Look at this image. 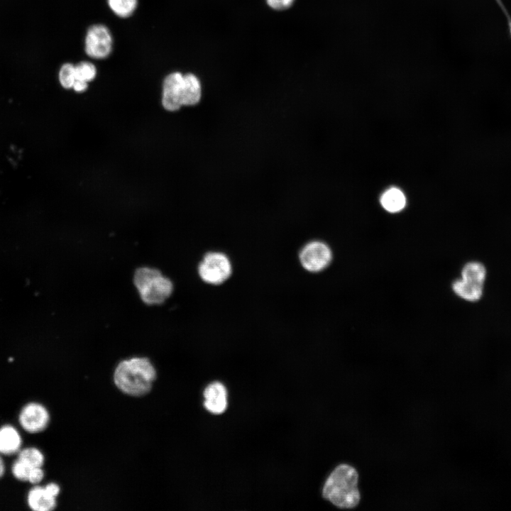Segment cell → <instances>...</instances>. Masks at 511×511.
Here are the masks:
<instances>
[{
	"mask_svg": "<svg viewBox=\"0 0 511 511\" xmlns=\"http://www.w3.org/2000/svg\"><path fill=\"white\" fill-rule=\"evenodd\" d=\"M110 9L119 17L127 18L136 9L138 0H107Z\"/></svg>",
	"mask_w": 511,
	"mask_h": 511,
	"instance_id": "cell-16",
	"label": "cell"
},
{
	"mask_svg": "<svg viewBox=\"0 0 511 511\" xmlns=\"http://www.w3.org/2000/svg\"><path fill=\"white\" fill-rule=\"evenodd\" d=\"M198 273L204 282L217 285L229 278L232 273V265L226 254L211 251L205 254L199 263Z\"/></svg>",
	"mask_w": 511,
	"mask_h": 511,
	"instance_id": "cell-5",
	"label": "cell"
},
{
	"mask_svg": "<svg viewBox=\"0 0 511 511\" xmlns=\"http://www.w3.org/2000/svg\"><path fill=\"white\" fill-rule=\"evenodd\" d=\"M44 487L48 493L55 498H57L60 492L59 485L55 483H49Z\"/></svg>",
	"mask_w": 511,
	"mask_h": 511,
	"instance_id": "cell-22",
	"label": "cell"
},
{
	"mask_svg": "<svg viewBox=\"0 0 511 511\" xmlns=\"http://www.w3.org/2000/svg\"><path fill=\"white\" fill-rule=\"evenodd\" d=\"M295 0H266L268 4L275 10H284L289 8Z\"/></svg>",
	"mask_w": 511,
	"mask_h": 511,
	"instance_id": "cell-21",
	"label": "cell"
},
{
	"mask_svg": "<svg viewBox=\"0 0 511 511\" xmlns=\"http://www.w3.org/2000/svg\"><path fill=\"white\" fill-rule=\"evenodd\" d=\"M18 458L23 461L31 468L43 467L45 463V456L42 451L35 447H26L21 449L18 453Z\"/></svg>",
	"mask_w": 511,
	"mask_h": 511,
	"instance_id": "cell-15",
	"label": "cell"
},
{
	"mask_svg": "<svg viewBox=\"0 0 511 511\" xmlns=\"http://www.w3.org/2000/svg\"><path fill=\"white\" fill-rule=\"evenodd\" d=\"M183 75L174 72L167 75L163 81L162 104L167 111H175L182 106Z\"/></svg>",
	"mask_w": 511,
	"mask_h": 511,
	"instance_id": "cell-9",
	"label": "cell"
},
{
	"mask_svg": "<svg viewBox=\"0 0 511 511\" xmlns=\"http://www.w3.org/2000/svg\"><path fill=\"white\" fill-rule=\"evenodd\" d=\"M359 475L352 465L343 463L336 466L326 478L322 495L324 499L339 509L351 510L361 500Z\"/></svg>",
	"mask_w": 511,
	"mask_h": 511,
	"instance_id": "cell-1",
	"label": "cell"
},
{
	"mask_svg": "<svg viewBox=\"0 0 511 511\" xmlns=\"http://www.w3.org/2000/svg\"><path fill=\"white\" fill-rule=\"evenodd\" d=\"M26 501L33 511H51L57 506L56 498L48 493L45 487L38 485L28 491Z\"/></svg>",
	"mask_w": 511,
	"mask_h": 511,
	"instance_id": "cell-11",
	"label": "cell"
},
{
	"mask_svg": "<svg viewBox=\"0 0 511 511\" xmlns=\"http://www.w3.org/2000/svg\"><path fill=\"white\" fill-rule=\"evenodd\" d=\"M87 87L88 82L79 79H76L72 86V89L77 92H84L87 89Z\"/></svg>",
	"mask_w": 511,
	"mask_h": 511,
	"instance_id": "cell-23",
	"label": "cell"
},
{
	"mask_svg": "<svg viewBox=\"0 0 511 511\" xmlns=\"http://www.w3.org/2000/svg\"><path fill=\"white\" fill-rule=\"evenodd\" d=\"M31 467L17 458L11 466V473L18 480L28 482Z\"/></svg>",
	"mask_w": 511,
	"mask_h": 511,
	"instance_id": "cell-19",
	"label": "cell"
},
{
	"mask_svg": "<svg viewBox=\"0 0 511 511\" xmlns=\"http://www.w3.org/2000/svg\"><path fill=\"white\" fill-rule=\"evenodd\" d=\"M22 438L12 425L6 424L0 427V454L10 456L18 453L21 449Z\"/></svg>",
	"mask_w": 511,
	"mask_h": 511,
	"instance_id": "cell-12",
	"label": "cell"
},
{
	"mask_svg": "<svg viewBox=\"0 0 511 511\" xmlns=\"http://www.w3.org/2000/svg\"><path fill=\"white\" fill-rule=\"evenodd\" d=\"M204 406L213 414H221L227 407V391L220 382L209 384L204 391Z\"/></svg>",
	"mask_w": 511,
	"mask_h": 511,
	"instance_id": "cell-10",
	"label": "cell"
},
{
	"mask_svg": "<svg viewBox=\"0 0 511 511\" xmlns=\"http://www.w3.org/2000/svg\"><path fill=\"white\" fill-rule=\"evenodd\" d=\"M156 378V370L147 358L133 357L121 361L114 373V382L126 395L139 397L146 395Z\"/></svg>",
	"mask_w": 511,
	"mask_h": 511,
	"instance_id": "cell-2",
	"label": "cell"
},
{
	"mask_svg": "<svg viewBox=\"0 0 511 511\" xmlns=\"http://www.w3.org/2000/svg\"><path fill=\"white\" fill-rule=\"evenodd\" d=\"M331 258L330 248L320 241H312L306 243L299 253L302 266L311 273L322 271L329 265Z\"/></svg>",
	"mask_w": 511,
	"mask_h": 511,
	"instance_id": "cell-6",
	"label": "cell"
},
{
	"mask_svg": "<svg viewBox=\"0 0 511 511\" xmlns=\"http://www.w3.org/2000/svg\"><path fill=\"white\" fill-rule=\"evenodd\" d=\"M5 463L0 454V478H2L5 473Z\"/></svg>",
	"mask_w": 511,
	"mask_h": 511,
	"instance_id": "cell-24",
	"label": "cell"
},
{
	"mask_svg": "<svg viewBox=\"0 0 511 511\" xmlns=\"http://www.w3.org/2000/svg\"><path fill=\"white\" fill-rule=\"evenodd\" d=\"M76 80L75 66L72 63H65L59 72V81L65 89L72 88Z\"/></svg>",
	"mask_w": 511,
	"mask_h": 511,
	"instance_id": "cell-18",
	"label": "cell"
},
{
	"mask_svg": "<svg viewBox=\"0 0 511 511\" xmlns=\"http://www.w3.org/2000/svg\"><path fill=\"white\" fill-rule=\"evenodd\" d=\"M18 423L28 433L35 434L44 431L48 426L50 417L47 408L40 403L26 404L18 414Z\"/></svg>",
	"mask_w": 511,
	"mask_h": 511,
	"instance_id": "cell-8",
	"label": "cell"
},
{
	"mask_svg": "<svg viewBox=\"0 0 511 511\" xmlns=\"http://www.w3.org/2000/svg\"><path fill=\"white\" fill-rule=\"evenodd\" d=\"M113 38L109 29L102 24L89 28L85 37V52L94 59L107 57L112 50Z\"/></svg>",
	"mask_w": 511,
	"mask_h": 511,
	"instance_id": "cell-7",
	"label": "cell"
},
{
	"mask_svg": "<svg viewBox=\"0 0 511 511\" xmlns=\"http://www.w3.org/2000/svg\"><path fill=\"white\" fill-rule=\"evenodd\" d=\"M75 66L76 79L89 82L97 75L96 67L90 62L82 61Z\"/></svg>",
	"mask_w": 511,
	"mask_h": 511,
	"instance_id": "cell-17",
	"label": "cell"
},
{
	"mask_svg": "<svg viewBox=\"0 0 511 511\" xmlns=\"http://www.w3.org/2000/svg\"><path fill=\"white\" fill-rule=\"evenodd\" d=\"M380 204L386 211L396 213L404 209L406 204V198L400 189L391 187L382 194Z\"/></svg>",
	"mask_w": 511,
	"mask_h": 511,
	"instance_id": "cell-14",
	"label": "cell"
},
{
	"mask_svg": "<svg viewBox=\"0 0 511 511\" xmlns=\"http://www.w3.org/2000/svg\"><path fill=\"white\" fill-rule=\"evenodd\" d=\"M486 275L487 270L482 263L468 262L461 270V278L453 282L452 290L461 299L476 302L483 296Z\"/></svg>",
	"mask_w": 511,
	"mask_h": 511,
	"instance_id": "cell-4",
	"label": "cell"
},
{
	"mask_svg": "<svg viewBox=\"0 0 511 511\" xmlns=\"http://www.w3.org/2000/svg\"><path fill=\"white\" fill-rule=\"evenodd\" d=\"M133 282L142 301L147 304L163 303L173 290L170 279L158 270L148 267L138 268L134 274Z\"/></svg>",
	"mask_w": 511,
	"mask_h": 511,
	"instance_id": "cell-3",
	"label": "cell"
},
{
	"mask_svg": "<svg viewBox=\"0 0 511 511\" xmlns=\"http://www.w3.org/2000/svg\"><path fill=\"white\" fill-rule=\"evenodd\" d=\"M44 476L45 473L42 467L32 468L28 476V482L33 485H38L43 480Z\"/></svg>",
	"mask_w": 511,
	"mask_h": 511,
	"instance_id": "cell-20",
	"label": "cell"
},
{
	"mask_svg": "<svg viewBox=\"0 0 511 511\" xmlns=\"http://www.w3.org/2000/svg\"><path fill=\"white\" fill-rule=\"evenodd\" d=\"M202 97V87L196 75L187 73L183 75L182 104L192 106L199 103Z\"/></svg>",
	"mask_w": 511,
	"mask_h": 511,
	"instance_id": "cell-13",
	"label": "cell"
}]
</instances>
